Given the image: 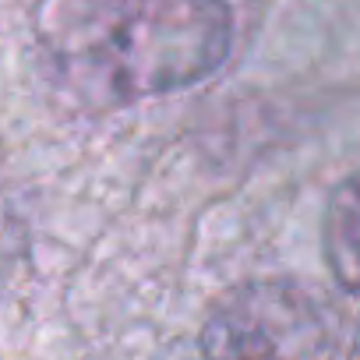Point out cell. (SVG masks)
<instances>
[{
    "instance_id": "6da1fadb",
    "label": "cell",
    "mask_w": 360,
    "mask_h": 360,
    "mask_svg": "<svg viewBox=\"0 0 360 360\" xmlns=\"http://www.w3.org/2000/svg\"><path fill=\"white\" fill-rule=\"evenodd\" d=\"M39 50L89 110H117L209 78L230 53L226 0H43Z\"/></svg>"
},
{
    "instance_id": "7a4b0ae2",
    "label": "cell",
    "mask_w": 360,
    "mask_h": 360,
    "mask_svg": "<svg viewBox=\"0 0 360 360\" xmlns=\"http://www.w3.org/2000/svg\"><path fill=\"white\" fill-rule=\"evenodd\" d=\"M205 360H321L332 318L297 283L265 279L226 293L202 325Z\"/></svg>"
},
{
    "instance_id": "3957f363",
    "label": "cell",
    "mask_w": 360,
    "mask_h": 360,
    "mask_svg": "<svg viewBox=\"0 0 360 360\" xmlns=\"http://www.w3.org/2000/svg\"><path fill=\"white\" fill-rule=\"evenodd\" d=\"M321 244H325V262L339 279V286L360 293V173H353L332 191Z\"/></svg>"
},
{
    "instance_id": "277c9868",
    "label": "cell",
    "mask_w": 360,
    "mask_h": 360,
    "mask_svg": "<svg viewBox=\"0 0 360 360\" xmlns=\"http://www.w3.org/2000/svg\"><path fill=\"white\" fill-rule=\"evenodd\" d=\"M346 360H360V332H356V339H353V346H349V356Z\"/></svg>"
}]
</instances>
